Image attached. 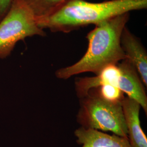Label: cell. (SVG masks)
Returning <instances> with one entry per match:
<instances>
[{"label":"cell","mask_w":147,"mask_h":147,"mask_svg":"<svg viewBox=\"0 0 147 147\" xmlns=\"http://www.w3.org/2000/svg\"><path fill=\"white\" fill-rule=\"evenodd\" d=\"M129 19L130 13H127L95 25L87 35L88 47L83 57L73 65L57 70L56 77L67 80L86 72L96 75L106 67L126 59L121 38Z\"/></svg>","instance_id":"1"},{"label":"cell","mask_w":147,"mask_h":147,"mask_svg":"<svg viewBox=\"0 0 147 147\" xmlns=\"http://www.w3.org/2000/svg\"><path fill=\"white\" fill-rule=\"evenodd\" d=\"M147 8V0H109L96 3L69 0L51 15L36 19V21L38 26L44 30L68 33Z\"/></svg>","instance_id":"2"},{"label":"cell","mask_w":147,"mask_h":147,"mask_svg":"<svg viewBox=\"0 0 147 147\" xmlns=\"http://www.w3.org/2000/svg\"><path fill=\"white\" fill-rule=\"evenodd\" d=\"M79 102L76 118L81 127L111 131L118 136L127 137L121 104L106 101L92 91L80 98Z\"/></svg>","instance_id":"3"},{"label":"cell","mask_w":147,"mask_h":147,"mask_svg":"<svg viewBox=\"0 0 147 147\" xmlns=\"http://www.w3.org/2000/svg\"><path fill=\"white\" fill-rule=\"evenodd\" d=\"M45 36L36 18L21 0H14L10 9L0 21V58L8 57L16 43L27 37Z\"/></svg>","instance_id":"4"},{"label":"cell","mask_w":147,"mask_h":147,"mask_svg":"<svg viewBox=\"0 0 147 147\" xmlns=\"http://www.w3.org/2000/svg\"><path fill=\"white\" fill-rule=\"evenodd\" d=\"M121 76L117 87L136 101L147 113V97L144 85L135 66L127 59L118 63Z\"/></svg>","instance_id":"5"},{"label":"cell","mask_w":147,"mask_h":147,"mask_svg":"<svg viewBox=\"0 0 147 147\" xmlns=\"http://www.w3.org/2000/svg\"><path fill=\"white\" fill-rule=\"evenodd\" d=\"M121 47L127 59L135 66L142 82L147 86V53L141 39L125 27L121 38Z\"/></svg>","instance_id":"6"},{"label":"cell","mask_w":147,"mask_h":147,"mask_svg":"<svg viewBox=\"0 0 147 147\" xmlns=\"http://www.w3.org/2000/svg\"><path fill=\"white\" fill-rule=\"evenodd\" d=\"M125 121L127 138L131 147H147V138L141 126V106L132 99L125 97L121 102Z\"/></svg>","instance_id":"7"},{"label":"cell","mask_w":147,"mask_h":147,"mask_svg":"<svg viewBox=\"0 0 147 147\" xmlns=\"http://www.w3.org/2000/svg\"><path fill=\"white\" fill-rule=\"evenodd\" d=\"M74 135L76 142L82 147H131L127 137L110 135L104 132L80 127Z\"/></svg>","instance_id":"8"},{"label":"cell","mask_w":147,"mask_h":147,"mask_svg":"<svg viewBox=\"0 0 147 147\" xmlns=\"http://www.w3.org/2000/svg\"><path fill=\"white\" fill-rule=\"evenodd\" d=\"M120 76L121 71L117 64L106 67L94 77L76 78L75 85L77 96L80 99L84 98L90 89L104 84H110L117 87Z\"/></svg>","instance_id":"9"},{"label":"cell","mask_w":147,"mask_h":147,"mask_svg":"<svg viewBox=\"0 0 147 147\" xmlns=\"http://www.w3.org/2000/svg\"><path fill=\"white\" fill-rule=\"evenodd\" d=\"M36 19L50 16L69 0H21Z\"/></svg>","instance_id":"10"},{"label":"cell","mask_w":147,"mask_h":147,"mask_svg":"<svg viewBox=\"0 0 147 147\" xmlns=\"http://www.w3.org/2000/svg\"><path fill=\"white\" fill-rule=\"evenodd\" d=\"M89 91H92L100 98L113 103L121 104L125 98L124 93L121 89L110 84H104Z\"/></svg>","instance_id":"11"},{"label":"cell","mask_w":147,"mask_h":147,"mask_svg":"<svg viewBox=\"0 0 147 147\" xmlns=\"http://www.w3.org/2000/svg\"><path fill=\"white\" fill-rule=\"evenodd\" d=\"M14 0H0V21L11 8Z\"/></svg>","instance_id":"12"}]
</instances>
